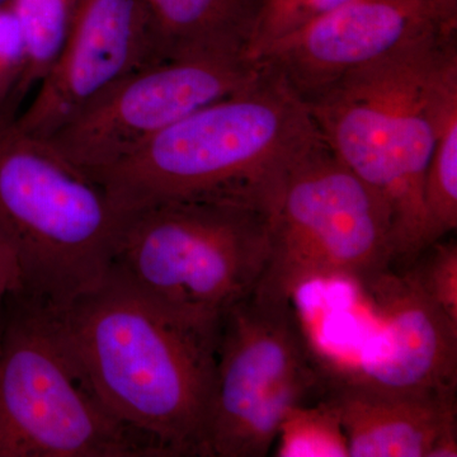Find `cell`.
Instances as JSON below:
<instances>
[{
  "label": "cell",
  "instance_id": "1",
  "mask_svg": "<svg viewBox=\"0 0 457 457\" xmlns=\"http://www.w3.org/2000/svg\"><path fill=\"white\" fill-rule=\"evenodd\" d=\"M51 312L113 417L159 457H203L221 318L180 311L111 272Z\"/></svg>",
  "mask_w": 457,
  "mask_h": 457
},
{
  "label": "cell",
  "instance_id": "2",
  "mask_svg": "<svg viewBox=\"0 0 457 457\" xmlns=\"http://www.w3.org/2000/svg\"><path fill=\"white\" fill-rule=\"evenodd\" d=\"M260 71L245 89L189 114L90 179L122 212L165 203L269 210L288 165L318 130L284 80Z\"/></svg>",
  "mask_w": 457,
  "mask_h": 457
},
{
  "label": "cell",
  "instance_id": "3",
  "mask_svg": "<svg viewBox=\"0 0 457 457\" xmlns=\"http://www.w3.org/2000/svg\"><path fill=\"white\" fill-rule=\"evenodd\" d=\"M457 80V32L409 45L357 69L305 102L333 154L392 213L395 264L425 248L423 186L441 99Z\"/></svg>",
  "mask_w": 457,
  "mask_h": 457
},
{
  "label": "cell",
  "instance_id": "4",
  "mask_svg": "<svg viewBox=\"0 0 457 457\" xmlns=\"http://www.w3.org/2000/svg\"><path fill=\"white\" fill-rule=\"evenodd\" d=\"M0 108V237L16 257V295L57 312L101 284L125 212L106 189Z\"/></svg>",
  "mask_w": 457,
  "mask_h": 457
},
{
  "label": "cell",
  "instance_id": "5",
  "mask_svg": "<svg viewBox=\"0 0 457 457\" xmlns=\"http://www.w3.org/2000/svg\"><path fill=\"white\" fill-rule=\"evenodd\" d=\"M270 253L255 293L294 300L314 281L363 285L395 264L386 203L320 135L286 170L269 210Z\"/></svg>",
  "mask_w": 457,
  "mask_h": 457
},
{
  "label": "cell",
  "instance_id": "6",
  "mask_svg": "<svg viewBox=\"0 0 457 457\" xmlns=\"http://www.w3.org/2000/svg\"><path fill=\"white\" fill-rule=\"evenodd\" d=\"M0 457H159L102 404L49 309L0 312Z\"/></svg>",
  "mask_w": 457,
  "mask_h": 457
},
{
  "label": "cell",
  "instance_id": "7",
  "mask_svg": "<svg viewBox=\"0 0 457 457\" xmlns=\"http://www.w3.org/2000/svg\"><path fill=\"white\" fill-rule=\"evenodd\" d=\"M269 253L267 210L165 203L125 212L110 272L180 311L221 318L253 293Z\"/></svg>",
  "mask_w": 457,
  "mask_h": 457
},
{
  "label": "cell",
  "instance_id": "8",
  "mask_svg": "<svg viewBox=\"0 0 457 457\" xmlns=\"http://www.w3.org/2000/svg\"><path fill=\"white\" fill-rule=\"evenodd\" d=\"M327 369L294 300L252 293L220 319L203 457H264L291 409L315 404Z\"/></svg>",
  "mask_w": 457,
  "mask_h": 457
},
{
  "label": "cell",
  "instance_id": "9",
  "mask_svg": "<svg viewBox=\"0 0 457 457\" xmlns=\"http://www.w3.org/2000/svg\"><path fill=\"white\" fill-rule=\"evenodd\" d=\"M246 59L168 60L117 80L44 139L88 177L113 167L171 125L260 75Z\"/></svg>",
  "mask_w": 457,
  "mask_h": 457
},
{
  "label": "cell",
  "instance_id": "10",
  "mask_svg": "<svg viewBox=\"0 0 457 457\" xmlns=\"http://www.w3.org/2000/svg\"><path fill=\"white\" fill-rule=\"evenodd\" d=\"M457 32V0H348L263 51L254 64L303 104L357 69L433 36Z\"/></svg>",
  "mask_w": 457,
  "mask_h": 457
},
{
  "label": "cell",
  "instance_id": "11",
  "mask_svg": "<svg viewBox=\"0 0 457 457\" xmlns=\"http://www.w3.org/2000/svg\"><path fill=\"white\" fill-rule=\"evenodd\" d=\"M156 64L137 0H79L62 49L17 125L46 139L126 75Z\"/></svg>",
  "mask_w": 457,
  "mask_h": 457
},
{
  "label": "cell",
  "instance_id": "12",
  "mask_svg": "<svg viewBox=\"0 0 457 457\" xmlns=\"http://www.w3.org/2000/svg\"><path fill=\"white\" fill-rule=\"evenodd\" d=\"M363 286L375 299L380 329L357 362L329 371L386 389L457 390V324L408 270H385Z\"/></svg>",
  "mask_w": 457,
  "mask_h": 457
},
{
  "label": "cell",
  "instance_id": "13",
  "mask_svg": "<svg viewBox=\"0 0 457 457\" xmlns=\"http://www.w3.org/2000/svg\"><path fill=\"white\" fill-rule=\"evenodd\" d=\"M457 390H396L327 370L319 402L338 420L350 457H456Z\"/></svg>",
  "mask_w": 457,
  "mask_h": 457
},
{
  "label": "cell",
  "instance_id": "14",
  "mask_svg": "<svg viewBox=\"0 0 457 457\" xmlns=\"http://www.w3.org/2000/svg\"><path fill=\"white\" fill-rule=\"evenodd\" d=\"M156 62L245 59L261 0H137Z\"/></svg>",
  "mask_w": 457,
  "mask_h": 457
},
{
  "label": "cell",
  "instance_id": "15",
  "mask_svg": "<svg viewBox=\"0 0 457 457\" xmlns=\"http://www.w3.org/2000/svg\"><path fill=\"white\" fill-rule=\"evenodd\" d=\"M425 243L451 236L457 228V80L441 99L431 161L423 186Z\"/></svg>",
  "mask_w": 457,
  "mask_h": 457
},
{
  "label": "cell",
  "instance_id": "16",
  "mask_svg": "<svg viewBox=\"0 0 457 457\" xmlns=\"http://www.w3.org/2000/svg\"><path fill=\"white\" fill-rule=\"evenodd\" d=\"M79 0H7L26 45L27 64L18 97L25 101L55 62Z\"/></svg>",
  "mask_w": 457,
  "mask_h": 457
},
{
  "label": "cell",
  "instance_id": "17",
  "mask_svg": "<svg viewBox=\"0 0 457 457\" xmlns=\"http://www.w3.org/2000/svg\"><path fill=\"white\" fill-rule=\"evenodd\" d=\"M276 445V456L350 457L341 425L320 402L291 409L279 427Z\"/></svg>",
  "mask_w": 457,
  "mask_h": 457
},
{
  "label": "cell",
  "instance_id": "18",
  "mask_svg": "<svg viewBox=\"0 0 457 457\" xmlns=\"http://www.w3.org/2000/svg\"><path fill=\"white\" fill-rule=\"evenodd\" d=\"M348 0H261L245 59L253 62L263 51L291 33L311 25Z\"/></svg>",
  "mask_w": 457,
  "mask_h": 457
},
{
  "label": "cell",
  "instance_id": "19",
  "mask_svg": "<svg viewBox=\"0 0 457 457\" xmlns=\"http://www.w3.org/2000/svg\"><path fill=\"white\" fill-rule=\"evenodd\" d=\"M440 311L457 324V242L447 236L426 245L404 269Z\"/></svg>",
  "mask_w": 457,
  "mask_h": 457
},
{
  "label": "cell",
  "instance_id": "20",
  "mask_svg": "<svg viewBox=\"0 0 457 457\" xmlns=\"http://www.w3.org/2000/svg\"><path fill=\"white\" fill-rule=\"evenodd\" d=\"M27 54L22 29L7 3L0 4V108L11 106L21 112L18 97L25 75Z\"/></svg>",
  "mask_w": 457,
  "mask_h": 457
},
{
  "label": "cell",
  "instance_id": "21",
  "mask_svg": "<svg viewBox=\"0 0 457 457\" xmlns=\"http://www.w3.org/2000/svg\"><path fill=\"white\" fill-rule=\"evenodd\" d=\"M20 285L16 257L11 246L0 237V312L12 294L16 293Z\"/></svg>",
  "mask_w": 457,
  "mask_h": 457
},
{
  "label": "cell",
  "instance_id": "22",
  "mask_svg": "<svg viewBox=\"0 0 457 457\" xmlns=\"http://www.w3.org/2000/svg\"><path fill=\"white\" fill-rule=\"evenodd\" d=\"M5 2H7V0H0V4H4Z\"/></svg>",
  "mask_w": 457,
  "mask_h": 457
}]
</instances>
